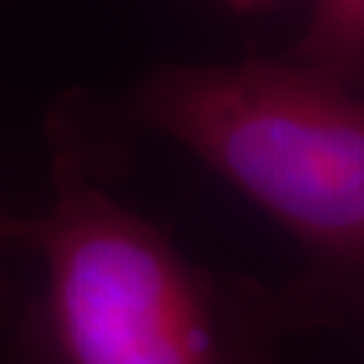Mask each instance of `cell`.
Here are the masks:
<instances>
[{
    "label": "cell",
    "instance_id": "cell-4",
    "mask_svg": "<svg viewBox=\"0 0 364 364\" xmlns=\"http://www.w3.org/2000/svg\"><path fill=\"white\" fill-rule=\"evenodd\" d=\"M219 313L227 364H278L273 338L281 311L273 297L248 281L232 284L230 291L219 287Z\"/></svg>",
    "mask_w": 364,
    "mask_h": 364
},
{
    "label": "cell",
    "instance_id": "cell-5",
    "mask_svg": "<svg viewBox=\"0 0 364 364\" xmlns=\"http://www.w3.org/2000/svg\"><path fill=\"white\" fill-rule=\"evenodd\" d=\"M230 9H235V11H257V9H267V6H273V3H278V0H224Z\"/></svg>",
    "mask_w": 364,
    "mask_h": 364
},
{
    "label": "cell",
    "instance_id": "cell-1",
    "mask_svg": "<svg viewBox=\"0 0 364 364\" xmlns=\"http://www.w3.org/2000/svg\"><path fill=\"white\" fill-rule=\"evenodd\" d=\"M135 108L311 248L338 311H364V95L299 63L248 57L168 68Z\"/></svg>",
    "mask_w": 364,
    "mask_h": 364
},
{
    "label": "cell",
    "instance_id": "cell-2",
    "mask_svg": "<svg viewBox=\"0 0 364 364\" xmlns=\"http://www.w3.org/2000/svg\"><path fill=\"white\" fill-rule=\"evenodd\" d=\"M54 186L43 216L0 219V240L46 264L14 364H227L219 284L100 192L68 149H57Z\"/></svg>",
    "mask_w": 364,
    "mask_h": 364
},
{
    "label": "cell",
    "instance_id": "cell-3",
    "mask_svg": "<svg viewBox=\"0 0 364 364\" xmlns=\"http://www.w3.org/2000/svg\"><path fill=\"white\" fill-rule=\"evenodd\" d=\"M299 65L343 84L364 70V0H313L308 33L299 43Z\"/></svg>",
    "mask_w": 364,
    "mask_h": 364
}]
</instances>
